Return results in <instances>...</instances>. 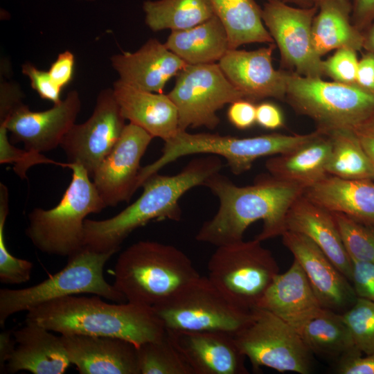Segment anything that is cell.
<instances>
[{
  "mask_svg": "<svg viewBox=\"0 0 374 374\" xmlns=\"http://www.w3.org/2000/svg\"><path fill=\"white\" fill-rule=\"evenodd\" d=\"M251 321L235 335L240 352L253 368L309 374L312 353L301 335L285 321L262 308L252 310Z\"/></svg>",
  "mask_w": 374,
  "mask_h": 374,
  "instance_id": "obj_11",
  "label": "cell"
},
{
  "mask_svg": "<svg viewBox=\"0 0 374 374\" xmlns=\"http://www.w3.org/2000/svg\"><path fill=\"white\" fill-rule=\"evenodd\" d=\"M153 139L139 126L125 125L120 139L92 176L106 207L128 202L139 188L140 163Z\"/></svg>",
  "mask_w": 374,
  "mask_h": 374,
  "instance_id": "obj_15",
  "label": "cell"
},
{
  "mask_svg": "<svg viewBox=\"0 0 374 374\" xmlns=\"http://www.w3.org/2000/svg\"><path fill=\"white\" fill-rule=\"evenodd\" d=\"M125 120L113 89H104L96 98L91 116L82 123H75L60 146L70 163L81 165L92 177L120 139Z\"/></svg>",
  "mask_w": 374,
  "mask_h": 374,
  "instance_id": "obj_14",
  "label": "cell"
},
{
  "mask_svg": "<svg viewBox=\"0 0 374 374\" xmlns=\"http://www.w3.org/2000/svg\"><path fill=\"white\" fill-rule=\"evenodd\" d=\"M21 72L28 77L30 87L42 99L49 100L53 105L62 101V89L54 83L48 71L39 69L30 62H25Z\"/></svg>",
  "mask_w": 374,
  "mask_h": 374,
  "instance_id": "obj_40",
  "label": "cell"
},
{
  "mask_svg": "<svg viewBox=\"0 0 374 374\" xmlns=\"http://www.w3.org/2000/svg\"><path fill=\"white\" fill-rule=\"evenodd\" d=\"M300 335L312 354L334 363L358 350L343 314L329 309L322 308Z\"/></svg>",
  "mask_w": 374,
  "mask_h": 374,
  "instance_id": "obj_31",
  "label": "cell"
},
{
  "mask_svg": "<svg viewBox=\"0 0 374 374\" xmlns=\"http://www.w3.org/2000/svg\"><path fill=\"white\" fill-rule=\"evenodd\" d=\"M267 1H279L283 3H285L287 4L293 3L296 5L297 7H301V8H308L313 6L315 4L314 0H266Z\"/></svg>",
  "mask_w": 374,
  "mask_h": 374,
  "instance_id": "obj_52",
  "label": "cell"
},
{
  "mask_svg": "<svg viewBox=\"0 0 374 374\" xmlns=\"http://www.w3.org/2000/svg\"><path fill=\"white\" fill-rule=\"evenodd\" d=\"M193 374H247L234 336L220 331L166 330Z\"/></svg>",
  "mask_w": 374,
  "mask_h": 374,
  "instance_id": "obj_19",
  "label": "cell"
},
{
  "mask_svg": "<svg viewBox=\"0 0 374 374\" xmlns=\"http://www.w3.org/2000/svg\"><path fill=\"white\" fill-rule=\"evenodd\" d=\"M285 231L299 233L310 239L351 283L352 261L332 212L302 195L287 213Z\"/></svg>",
  "mask_w": 374,
  "mask_h": 374,
  "instance_id": "obj_23",
  "label": "cell"
},
{
  "mask_svg": "<svg viewBox=\"0 0 374 374\" xmlns=\"http://www.w3.org/2000/svg\"><path fill=\"white\" fill-rule=\"evenodd\" d=\"M71 163L72 179L59 203L47 210L34 208L26 229L39 251L68 258L84 247L86 217L106 208L87 171L80 164Z\"/></svg>",
  "mask_w": 374,
  "mask_h": 374,
  "instance_id": "obj_5",
  "label": "cell"
},
{
  "mask_svg": "<svg viewBox=\"0 0 374 374\" xmlns=\"http://www.w3.org/2000/svg\"><path fill=\"white\" fill-rule=\"evenodd\" d=\"M143 10L145 22L154 32L190 28L215 15L210 0H147Z\"/></svg>",
  "mask_w": 374,
  "mask_h": 374,
  "instance_id": "obj_32",
  "label": "cell"
},
{
  "mask_svg": "<svg viewBox=\"0 0 374 374\" xmlns=\"http://www.w3.org/2000/svg\"><path fill=\"white\" fill-rule=\"evenodd\" d=\"M261 241L243 240L217 247L207 265L210 281L236 307L258 308L279 267Z\"/></svg>",
  "mask_w": 374,
  "mask_h": 374,
  "instance_id": "obj_9",
  "label": "cell"
},
{
  "mask_svg": "<svg viewBox=\"0 0 374 374\" xmlns=\"http://www.w3.org/2000/svg\"><path fill=\"white\" fill-rule=\"evenodd\" d=\"M28 320L13 332L15 350L6 364L8 372L21 371L33 374H62L71 362L61 336Z\"/></svg>",
  "mask_w": 374,
  "mask_h": 374,
  "instance_id": "obj_25",
  "label": "cell"
},
{
  "mask_svg": "<svg viewBox=\"0 0 374 374\" xmlns=\"http://www.w3.org/2000/svg\"><path fill=\"white\" fill-rule=\"evenodd\" d=\"M204 186L217 197L219 208L213 217L203 223L195 239L215 247L242 240L246 229L258 220L263 224L256 239L262 242L281 236L290 208L305 190L270 174L258 177L252 185L240 186L217 172Z\"/></svg>",
  "mask_w": 374,
  "mask_h": 374,
  "instance_id": "obj_1",
  "label": "cell"
},
{
  "mask_svg": "<svg viewBox=\"0 0 374 374\" xmlns=\"http://www.w3.org/2000/svg\"><path fill=\"white\" fill-rule=\"evenodd\" d=\"M165 44L187 64L218 62L230 49L226 30L215 15L190 28L172 30Z\"/></svg>",
  "mask_w": 374,
  "mask_h": 374,
  "instance_id": "obj_29",
  "label": "cell"
},
{
  "mask_svg": "<svg viewBox=\"0 0 374 374\" xmlns=\"http://www.w3.org/2000/svg\"><path fill=\"white\" fill-rule=\"evenodd\" d=\"M285 101L324 133L354 128L374 119V91L357 84L326 81L287 71Z\"/></svg>",
  "mask_w": 374,
  "mask_h": 374,
  "instance_id": "obj_8",
  "label": "cell"
},
{
  "mask_svg": "<svg viewBox=\"0 0 374 374\" xmlns=\"http://www.w3.org/2000/svg\"><path fill=\"white\" fill-rule=\"evenodd\" d=\"M152 308L166 330L220 331L233 336L253 316L252 311L236 307L201 276Z\"/></svg>",
  "mask_w": 374,
  "mask_h": 374,
  "instance_id": "obj_10",
  "label": "cell"
},
{
  "mask_svg": "<svg viewBox=\"0 0 374 374\" xmlns=\"http://www.w3.org/2000/svg\"><path fill=\"white\" fill-rule=\"evenodd\" d=\"M71 364L80 374H139L136 346L119 338L61 335Z\"/></svg>",
  "mask_w": 374,
  "mask_h": 374,
  "instance_id": "obj_20",
  "label": "cell"
},
{
  "mask_svg": "<svg viewBox=\"0 0 374 374\" xmlns=\"http://www.w3.org/2000/svg\"><path fill=\"white\" fill-rule=\"evenodd\" d=\"M281 237L302 267L322 308L341 314L350 309L357 298L353 285L324 252L301 233L285 231Z\"/></svg>",
  "mask_w": 374,
  "mask_h": 374,
  "instance_id": "obj_17",
  "label": "cell"
},
{
  "mask_svg": "<svg viewBox=\"0 0 374 374\" xmlns=\"http://www.w3.org/2000/svg\"><path fill=\"white\" fill-rule=\"evenodd\" d=\"M10 331H3L0 334V371L3 373L6 364L15 350L16 342L12 338Z\"/></svg>",
  "mask_w": 374,
  "mask_h": 374,
  "instance_id": "obj_50",
  "label": "cell"
},
{
  "mask_svg": "<svg viewBox=\"0 0 374 374\" xmlns=\"http://www.w3.org/2000/svg\"><path fill=\"white\" fill-rule=\"evenodd\" d=\"M317 5L312 34L314 46L321 57L341 48L357 51L363 48V33L352 22L349 0H321Z\"/></svg>",
  "mask_w": 374,
  "mask_h": 374,
  "instance_id": "obj_28",
  "label": "cell"
},
{
  "mask_svg": "<svg viewBox=\"0 0 374 374\" xmlns=\"http://www.w3.org/2000/svg\"><path fill=\"white\" fill-rule=\"evenodd\" d=\"M80 109L79 93L72 90L60 103L45 111L33 112L22 103L0 125L10 133L12 142H21L24 149L42 153L60 145Z\"/></svg>",
  "mask_w": 374,
  "mask_h": 374,
  "instance_id": "obj_16",
  "label": "cell"
},
{
  "mask_svg": "<svg viewBox=\"0 0 374 374\" xmlns=\"http://www.w3.org/2000/svg\"><path fill=\"white\" fill-rule=\"evenodd\" d=\"M352 22L363 32L374 21V0H352Z\"/></svg>",
  "mask_w": 374,
  "mask_h": 374,
  "instance_id": "obj_47",
  "label": "cell"
},
{
  "mask_svg": "<svg viewBox=\"0 0 374 374\" xmlns=\"http://www.w3.org/2000/svg\"><path fill=\"white\" fill-rule=\"evenodd\" d=\"M115 287L127 302L153 307L200 276L181 249L143 240L119 255L114 267Z\"/></svg>",
  "mask_w": 374,
  "mask_h": 374,
  "instance_id": "obj_4",
  "label": "cell"
},
{
  "mask_svg": "<svg viewBox=\"0 0 374 374\" xmlns=\"http://www.w3.org/2000/svg\"><path fill=\"white\" fill-rule=\"evenodd\" d=\"M374 168V119L353 128Z\"/></svg>",
  "mask_w": 374,
  "mask_h": 374,
  "instance_id": "obj_49",
  "label": "cell"
},
{
  "mask_svg": "<svg viewBox=\"0 0 374 374\" xmlns=\"http://www.w3.org/2000/svg\"><path fill=\"white\" fill-rule=\"evenodd\" d=\"M356 84L374 91V53L366 52L359 60Z\"/></svg>",
  "mask_w": 374,
  "mask_h": 374,
  "instance_id": "obj_48",
  "label": "cell"
},
{
  "mask_svg": "<svg viewBox=\"0 0 374 374\" xmlns=\"http://www.w3.org/2000/svg\"><path fill=\"white\" fill-rule=\"evenodd\" d=\"M332 213L350 259L374 262V226Z\"/></svg>",
  "mask_w": 374,
  "mask_h": 374,
  "instance_id": "obj_35",
  "label": "cell"
},
{
  "mask_svg": "<svg viewBox=\"0 0 374 374\" xmlns=\"http://www.w3.org/2000/svg\"><path fill=\"white\" fill-rule=\"evenodd\" d=\"M321 0H314L315 4H317Z\"/></svg>",
  "mask_w": 374,
  "mask_h": 374,
  "instance_id": "obj_54",
  "label": "cell"
},
{
  "mask_svg": "<svg viewBox=\"0 0 374 374\" xmlns=\"http://www.w3.org/2000/svg\"><path fill=\"white\" fill-rule=\"evenodd\" d=\"M75 63L74 54L70 51H65L57 55L48 71L54 83L62 90L73 79Z\"/></svg>",
  "mask_w": 374,
  "mask_h": 374,
  "instance_id": "obj_44",
  "label": "cell"
},
{
  "mask_svg": "<svg viewBox=\"0 0 374 374\" xmlns=\"http://www.w3.org/2000/svg\"><path fill=\"white\" fill-rule=\"evenodd\" d=\"M168 95L177 107L179 130L200 127L213 130L220 122L217 112L244 98L217 63L187 64L177 75Z\"/></svg>",
  "mask_w": 374,
  "mask_h": 374,
  "instance_id": "obj_12",
  "label": "cell"
},
{
  "mask_svg": "<svg viewBox=\"0 0 374 374\" xmlns=\"http://www.w3.org/2000/svg\"><path fill=\"white\" fill-rule=\"evenodd\" d=\"M330 152L328 136L321 132L296 150L267 159L265 167L273 177L305 189L324 179Z\"/></svg>",
  "mask_w": 374,
  "mask_h": 374,
  "instance_id": "obj_27",
  "label": "cell"
},
{
  "mask_svg": "<svg viewBox=\"0 0 374 374\" xmlns=\"http://www.w3.org/2000/svg\"><path fill=\"white\" fill-rule=\"evenodd\" d=\"M363 48L366 52L374 53V21L363 32Z\"/></svg>",
  "mask_w": 374,
  "mask_h": 374,
  "instance_id": "obj_51",
  "label": "cell"
},
{
  "mask_svg": "<svg viewBox=\"0 0 374 374\" xmlns=\"http://www.w3.org/2000/svg\"><path fill=\"white\" fill-rule=\"evenodd\" d=\"M24 94L15 82L7 81L1 75L0 121L6 120L12 111L23 103Z\"/></svg>",
  "mask_w": 374,
  "mask_h": 374,
  "instance_id": "obj_45",
  "label": "cell"
},
{
  "mask_svg": "<svg viewBox=\"0 0 374 374\" xmlns=\"http://www.w3.org/2000/svg\"><path fill=\"white\" fill-rule=\"evenodd\" d=\"M276 46L271 43L253 51L229 49L217 62L245 99L253 103L267 98L285 100L287 71L273 66Z\"/></svg>",
  "mask_w": 374,
  "mask_h": 374,
  "instance_id": "obj_18",
  "label": "cell"
},
{
  "mask_svg": "<svg viewBox=\"0 0 374 374\" xmlns=\"http://www.w3.org/2000/svg\"><path fill=\"white\" fill-rule=\"evenodd\" d=\"M356 350L335 362L338 374H374V354L366 355Z\"/></svg>",
  "mask_w": 374,
  "mask_h": 374,
  "instance_id": "obj_42",
  "label": "cell"
},
{
  "mask_svg": "<svg viewBox=\"0 0 374 374\" xmlns=\"http://www.w3.org/2000/svg\"><path fill=\"white\" fill-rule=\"evenodd\" d=\"M303 195L331 212L374 226L373 180L344 179L328 175L307 188Z\"/></svg>",
  "mask_w": 374,
  "mask_h": 374,
  "instance_id": "obj_26",
  "label": "cell"
},
{
  "mask_svg": "<svg viewBox=\"0 0 374 374\" xmlns=\"http://www.w3.org/2000/svg\"><path fill=\"white\" fill-rule=\"evenodd\" d=\"M139 374H193L181 354L166 335L136 347Z\"/></svg>",
  "mask_w": 374,
  "mask_h": 374,
  "instance_id": "obj_34",
  "label": "cell"
},
{
  "mask_svg": "<svg viewBox=\"0 0 374 374\" xmlns=\"http://www.w3.org/2000/svg\"><path fill=\"white\" fill-rule=\"evenodd\" d=\"M26 320L61 335L116 337L136 347L166 335L152 307L130 302L112 304L98 296L71 295L51 300L29 310Z\"/></svg>",
  "mask_w": 374,
  "mask_h": 374,
  "instance_id": "obj_3",
  "label": "cell"
},
{
  "mask_svg": "<svg viewBox=\"0 0 374 374\" xmlns=\"http://www.w3.org/2000/svg\"><path fill=\"white\" fill-rule=\"evenodd\" d=\"M9 212L8 188L0 184V281L18 285L28 281L33 267L32 262L17 258L8 251L5 243L4 226Z\"/></svg>",
  "mask_w": 374,
  "mask_h": 374,
  "instance_id": "obj_36",
  "label": "cell"
},
{
  "mask_svg": "<svg viewBox=\"0 0 374 374\" xmlns=\"http://www.w3.org/2000/svg\"><path fill=\"white\" fill-rule=\"evenodd\" d=\"M76 1H82L92 2V1H96V0H76Z\"/></svg>",
  "mask_w": 374,
  "mask_h": 374,
  "instance_id": "obj_53",
  "label": "cell"
},
{
  "mask_svg": "<svg viewBox=\"0 0 374 374\" xmlns=\"http://www.w3.org/2000/svg\"><path fill=\"white\" fill-rule=\"evenodd\" d=\"M258 308L272 312L299 334L323 308L295 259L285 272L276 275Z\"/></svg>",
  "mask_w": 374,
  "mask_h": 374,
  "instance_id": "obj_22",
  "label": "cell"
},
{
  "mask_svg": "<svg viewBox=\"0 0 374 374\" xmlns=\"http://www.w3.org/2000/svg\"><path fill=\"white\" fill-rule=\"evenodd\" d=\"M357 51L350 48H341L323 60L324 75L330 77L333 81L356 84L359 59Z\"/></svg>",
  "mask_w": 374,
  "mask_h": 374,
  "instance_id": "obj_39",
  "label": "cell"
},
{
  "mask_svg": "<svg viewBox=\"0 0 374 374\" xmlns=\"http://www.w3.org/2000/svg\"><path fill=\"white\" fill-rule=\"evenodd\" d=\"M227 117L229 122L239 130L250 128L256 123V105L245 98L237 100L230 104Z\"/></svg>",
  "mask_w": 374,
  "mask_h": 374,
  "instance_id": "obj_43",
  "label": "cell"
},
{
  "mask_svg": "<svg viewBox=\"0 0 374 374\" xmlns=\"http://www.w3.org/2000/svg\"><path fill=\"white\" fill-rule=\"evenodd\" d=\"M325 134L330 142L328 175L344 179L374 180V168L352 128H336Z\"/></svg>",
  "mask_w": 374,
  "mask_h": 374,
  "instance_id": "obj_33",
  "label": "cell"
},
{
  "mask_svg": "<svg viewBox=\"0 0 374 374\" xmlns=\"http://www.w3.org/2000/svg\"><path fill=\"white\" fill-rule=\"evenodd\" d=\"M8 133L6 127L0 125V163H13V170L19 177L25 178L28 169L39 163H51L70 168V162L62 163L48 159L40 152L14 147L8 141Z\"/></svg>",
  "mask_w": 374,
  "mask_h": 374,
  "instance_id": "obj_38",
  "label": "cell"
},
{
  "mask_svg": "<svg viewBox=\"0 0 374 374\" xmlns=\"http://www.w3.org/2000/svg\"><path fill=\"white\" fill-rule=\"evenodd\" d=\"M317 11V5L293 7L279 1H267L262 8L264 24L279 49L281 65L305 77L324 75L312 34Z\"/></svg>",
  "mask_w": 374,
  "mask_h": 374,
  "instance_id": "obj_13",
  "label": "cell"
},
{
  "mask_svg": "<svg viewBox=\"0 0 374 374\" xmlns=\"http://www.w3.org/2000/svg\"><path fill=\"white\" fill-rule=\"evenodd\" d=\"M222 166L219 156L209 154L193 159L176 175H152L143 183L140 197L122 211L105 220H85L84 247L98 252L116 253L132 231L148 222L179 221L181 197L190 189L204 186Z\"/></svg>",
  "mask_w": 374,
  "mask_h": 374,
  "instance_id": "obj_2",
  "label": "cell"
},
{
  "mask_svg": "<svg viewBox=\"0 0 374 374\" xmlns=\"http://www.w3.org/2000/svg\"><path fill=\"white\" fill-rule=\"evenodd\" d=\"M342 314L356 348L363 354H374V302L357 297Z\"/></svg>",
  "mask_w": 374,
  "mask_h": 374,
  "instance_id": "obj_37",
  "label": "cell"
},
{
  "mask_svg": "<svg viewBox=\"0 0 374 374\" xmlns=\"http://www.w3.org/2000/svg\"><path fill=\"white\" fill-rule=\"evenodd\" d=\"M256 120L258 125L269 130L279 129L285 124L282 110L270 102H262L256 105Z\"/></svg>",
  "mask_w": 374,
  "mask_h": 374,
  "instance_id": "obj_46",
  "label": "cell"
},
{
  "mask_svg": "<svg viewBox=\"0 0 374 374\" xmlns=\"http://www.w3.org/2000/svg\"><path fill=\"white\" fill-rule=\"evenodd\" d=\"M112 89L123 115L130 123L164 142L177 134L178 111L168 93L141 90L119 79Z\"/></svg>",
  "mask_w": 374,
  "mask_h": 374,
  "instance_id": "obj_24",
  "label": "cell"
},
{
  "mask_svg": "<svg viewBox=\"0 0 374 374\" xmlns=\"http://www.w3.org/2000/svg\"><path fill=\"white\" fill-rule=\"evenodd\" d=\"M115 253L98 252L86 247L69 257L66 265L45 280L31 287L0 290V325L12 314L55 299L78 294H93L117 303L125 296L103 276L106 262Z\"/></svg>",
  "mask_w": 374,
  "mask_h": 374,
  "instance_id": "obj_7",
  "label": "cell"
},
{
  "mask_svg": "<svg viewBox=\"0 0 374 374\" xmlns=\"http://www.w3.org/2000/svg\"><path fill=\"white\" fill-rule=\"evenodd\" d=\"M226 30L229 48L251 43H274L265 27L262 8L255 0H210Z\"/></svg>",
  "mask_w": 374,
  "mask_h": 374,
  "instance_id": "obj_30",
  "label": "cell"
},
{
  "mask_svg": "<svg viewBox=\"0 0 374 374\" xmlns=\"http://www.w3.org/2000/svg\"><path fill=\"white\" fill-rule=\"evenodd\" d=\"M110 60L120 80L154 93H163L167 82L187 65L155 38L149 39L135 52L116 54Z\"/></svg>",
  "mask_w": 374,
  "mask_h": 374,
  "instance_id": "obj_21",
  "label": "cell"
},
{
  "mask_svg": "<svg viewBox=\"0 0 374 374\" xmlns=\"http://www.w3.org/2000/svg\"><path fill=\"white\" fill-rule=\"evenodd\" d=\"M321 132L287 135L271 133L239 138L211 133L191 134L179 130L171 139L165 141L161 155L146 166L149 174H154L179 158L195 154H209L222 157L235 175L251 169L259 158L292 152L313 139Z\"/></svg>",
  "mask_w": 374,
  "mask_h": 374,
  "instance_id": "obj_6",
  "label": "cell"
},
{
  "mask_svg": "<svg viewBox=\"0 0 374 374\" xmlns=\"http://www.w3.org/2000/svg\"><path fill=\"white\" fill-rule=\"evenodd\" d=\"M351 283L357 297L374 302V262L351 260Z\"/></svg>",
  "mask_w": 374,
  "mask_h": 374,
  "instance_id": "obj_41",
  "label": "cell"
}]
</instances>
